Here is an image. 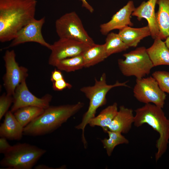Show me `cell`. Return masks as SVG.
Wrapping results in <instances>:
<instances>
[{
  "label": "cell",
  "instance_id": "obj_4",
  "mask_svg": "<svg viewBox=\"0 0 169 169\" xmlns=\"http://www.w3.org/2000/svg\"><path fill=\"white\" fill-rule=\"evenodd\" d=\"M127 81L120 82L117 81L113 84L106 83V75L103 73L99 80L95 79V83L92 86H84L80 89L89 100V105L86 112L83 115L81 122L75 128L82 131V141L84 147L87 146V142L84 136V130L90 120L95 116L97 109L105 105L107 103L106 95L112 88L119 86L128 87Z\"/></svg>",
  "mask_w": 169,
  "mask_h": 169
},
{
  "label": "cell",
  "instance_id": "obj_5",
  "mask_svg": "<svg viewBox=\"0 0 169 169\" xmlns=\"http://www.w3.org/2000/svg\"><path fill=\"white\" fill-rule=\"evenodd\" d=\"M46 152L45 150L33 145L18 143L4 154L0 165L5 169H31Z\"/></svg>",
  "mask_w": 169,
  "mask_h": 169
},
{
  "label": "cell",
  "instance_id": "obj_10",
  "mask_svg": "<svg viewBox=\"0 0 169 169\" xmlns=\"http://www.w3.org/2000/svg\"><path fill=\"white\" fill-rule=\"evenodd\" d=\"M91 46L75 39L59 38L51 45V53L49 58V64L55 66L61 60L82 54Z\"/></svg>",
  "mask_w": 169,
  "mask_h": 169
},
{
  "label": "cell",
  "instance_id": "obj_29",
  "mask_svg": "<svg viewBox=\"0 0 169 169\" xmlns=\"http://www.w3.org/2000/svg\"><path fill=\"white\" fill-rule=\"evenodd\" d=\"M11 146L7 140V139L1 137L0 138V153L4 154L11 148Z\"/></svg>",
  "mask_w": 169,
  "mask_h": 169
},
{
  "label": "cell",
  "instance_id": "obj_28",
  "mask_svg": "<svg viewBox=\"0 0 169 169\" xmlns=\"http://www.w3.org/2000/svg\"><path fill=\"white\" fill-rule=\"evenodd\" d=\"M52 83V88L55 91H61L66 88L70 89L72 87V85L66 82L64 78Z\"/></svg>",
  "mask_w": 169,
  "mask_h": 169
},
{
  "label": "cell",
  "instance_id": "obj_26",
  "mask_svg": "<svg viewBox=\"0 0 169 169\" xmlns=\"http://www.w3.org/2000/svg\"><path fill=\"white\" fill-rule=\"evenodd\" d=\"M152 76L157 81L162 90L169 94V72L156 71L153 73Z\"/></svg>",
  "mask_w": 169,
  "mask_h": 169
},
{
  "label": "cell",
  "instance_id": "obj_16",
  "mask_svg": "<svg viewBox=\"0 0 169 169\" xmlns=\"http://www.w3.org/2000/svg\"><path fill=\"white\" fill-rule=\"evenodd\" d=\"M5 115L3 121L0 126V137L11 140H20L23 135L24 127L10 110Z\"/></svg>",
  "mask_w": 169,
  "mask_h": 169
},
{
  "label": "cell",
  "instance_id": "obj_18",
  "mask_svg": "<svg viewBox=\"0 0 169 169\" xmlns=\"http://www.w3.org/2000/svg\"><path fill=\"white\" fill-rule=\"evenodd\" d=\"M118 33L122 41L129 47H136L143 38L151 36L148 25L140 28L126 26L119 29Z\"/></svg>",
  "mask_w": 169,
  "mask_h": 169
},
{
  "label": "cell",
  "instance_id": "obj_2",
  "mask_svg": "<svg viewBox=\"0 0 169 169\" xmlns=\"http://www.w3.org/2000/svg\"><path fill=\"white\" fill-rule=\"evenodd\" d=\"M84 106L79 102L74 104L50 106L43 113L24 127L23 135L31 136L44 135L58 129Z\"/></svg>",
  "mask_w": 169,
  "mask_h": 169
},
{
  "label": "cell",
  "instance_id": "obj_32",
  "mask_svg": "<svg viewBox=\"0 0 169 169\" xmlns=\"http://www.w3.org/2000/svg\"><path fill=\"white\" fill-rule=\"evenodd\" d=\"M35 169H54L52 167H50L44 165H39L36 166L35 167Z\"/></svg>",
  "mask_w": 169,
  "mask_h": 169
},
{
  "label": "cell",
  "instance_id": "obj_23",
  "mask_svg": "<svg viewBox=\"0 0 169 169\" xmlns=\"http://www.w3.org/2000/svg\"><path fill=\"white\" fill-rule=\"evenodd\" d=\"M104 44L107 58L113 54L125 51L129 48L122 41L118 33L113 32L107 34Z\"/></svg>",
  "mask_w": 169,
  "mask_h": 169
},
{
  "label": "cell",
  "instance_id": "obj_22",
  "mask_svg": "<svg viewBox=\"0 0 169 169\" xmlns=\"http://www.w3.org/2000/svg\"><path fill=\"white\" fill-rule=\"evenodd\" d=\"M44 109L37 106H27L19 108L13 113L15 118L24 127L42 114Z\"/></svg>",
  "mask_w": 169,
  "mask_h": 169
},
{
  "label": "cell",
  "instance_id": "obj_15",
  "mask_svg": "<svg viewBox=\"0 0 169 169\" xmlns=\"http://www.w3.org/2000/svg\"><path fill=\"white\" fill-rule=\"evenodd\" d=\"M134 116L132 109L121 105L107 129L122 134L127 133L134 124Z\"/></svg>",
  "mask_w": 169,
  "mask_h": 169
},
{
  "label": "cell",
  "instance_id": "obj_21",
  "mask_svg": "<svg viewBox=\"0 0 169 169\" xmlns=\"http://www.w3.org/2000/svg\"><path fill=\"white\" fill-rule=\"evenodd\" d=\"M84 58V67H90L104 60L107 58L104 44L91 46L82 54Z\"/></svg>",
  "mask_w": 169,
  "mask_h": 169
},
{
  "label": "cell",
  "instance_id": "obj_7",
  "mask_svg": "<svg viewBox=\"0 0 169 169\" xmlns=\"http://www.w3.org/2000/svg\"><path fill=\"white\" fill-rule=\"evenodd\" d=\"M56 32L59 38H70L90 46L95 44L85 30L82 21L74 11L64 14L55 21Z\"/></svg>",
  "mask_w": 169,
  "mask_h": 169
},
{
  "label": "cell",
  "instance_id": "obj_9",
  "mask_svg": "<svg viewBox=\"0 0 169 169\" xmlns=\"http://www.w3.org/2000/svg\"><path fill=\"white\" fill-rule=\"evenodd\" d=\"M15 57L13 50H7L3 57L6 68V72L3 78V84L7 94L13 96L17 87L28 75L27 68L20 66Z\"/></svg>",
  "mask_w": 169,
  "mask_h": 169
},
{
  "label": "cell",
  "instance_id": "obj_33",
  "mask_svg": "<svg viewBox=\"0 0 169 169\" xmlns=\"http://www.w3.org/2000/svg\"><path fill=\"white\" fill-rule=\"evenodd\" d=\"M165 43L167 47L169 49V36L166 38Z\"/></svg>",
  "mask_w": 169,
  "mask_h": 169
},
{
  "label": "cell",
  "instance_id": "obj_24",
  "mask_svg": "<svg viewBox=\"0 0 169 169\" xmlns=\"http://www.w3.org/2000/svg\"><path fill=\"white\" fill-rule=\"evenodd\" d=\"M108 135L109 138H105L101 141L107 154L109 156L111 155L115 148L122 144H128L129 141L120 132L107 130L105 132Z\"/></svg>",
  "mask_w": 169,
  "mask_h": 169
},
{
  "label": "cell",
  "instance_id": "obj_31",
  "mask_svg": "<svg viewBox=\"0 0 169 169\" xmlns=\"http://www.w3.org/2000/svg\"><path fill=\"white\" fill-rule=\"evenodd\" d=\"M82 3V6L88 10L90 12L92 13L94 11L92 7L90 6L86 0H80Z\"/></svg>",
  "mask_w": 169,
  "mask_h": 169
},
{
  "label": "cell",
  "instance_id": "obj_8",
  "mask_svg": "<svg viewBox=\"0 0 169 169\" xmlns=\"http://www.w3.org/2000/svg\"><path fill=\"white\" fill-rule=\"evenodd\" d=\"M133 92L134 97L141 102L152 103L162 108L164 107L166 95L152 76L136 79Z\"/></svg>",
  "mask_w": 169,
  "mask_h": 169
},
{
  "label": "cell",
  "instance_id": "obj_3",
  "mask_svg": "<svg viewBox=\"0 0 169 169\" xmlns=\"http://www.w3.org/2000/svg\"><path fill=\"white\" fill-rule=\"evenodd\" d=\"M134 125L139 127L144 124L151 126L159 134L156 144L157 152L155 155L157 161L166 152L169 143V120L162 108L151 103L145 104L135 110Z\"/></svg>",
  "mask_w": 169,
  "mask_h": 169
},
{
  "label": "cell",
  "instance_id": "obj_13",
  "mask_svg": "<svg viewBox=\"0 0 169 169\" xmlns=\"http://www.w3.org/2000/svg\"><path fill=\"white\" fill-rule=\"evenodd\" d=\"M135 8L133 1H129L112 16L110 21L100 25L101 33L106 35L113 30H119L126 26H133V24L131 20L130 17Z\"/></svg>",
  "mask_w": 169,
  "mask_h": 169
},
{
  "label": "cell",
  "instance_id": "obj_30",
  "mask_svg": "<svg viewBox=\"0 0 169 169\" xmlns=\"http://www.w3.org/2000/svg\"><path fill=\"white\" fill-rule=\"evenodd\" d=\"M64 78L61 71L58 69H55L51 72L50 80L52 82L59 80Z\"/></svg>",
  "mask_w": 169,
  "mask_h": 169
},
{
  "label": "cell",
  "instance_id": "obj_1",
  "mask_svg": "<svg viewBox=\"0 0 169 169\" xmlns=\"http://www.w3.org/2000/svg\"><path fill=\"white\" fill-rule=\"evenodd\" d=\"M36 0H0V41L12 40L35 18Z\"/></svg>",
  "mask_w": 169,
  "mask_h": 169
},
{
  "label": "cell",
  "instance_id": "obj_6",
  "mask_svg": "<svg viewBox=\"0 0 169 169\" xmlns=\"http://www.w3.org/2000/svg\"><path fill=\"white\" fill-rule=\"evenodd\" d=\"M124 59H119L118 65L120 71L127 77L134 76L141 79L148 75L154 67L144 47L123 54Z\"/></svg>",
  "mask_w": 169,
  "mask_h": 169
},
{
  "label": "cell",
  "instance_id": "obj_12",
  "mask_svg": "<svg viewBox=\"0 0 169 169\" xmlns=\"http://www.w3.org/2000/svg\"><path fill=\"white\" fill-rule=\"evenodd\" d=\"M45 22V17L39 19H34L18 33L7 48L25 43L33 42L38 43L50 49L51 44L45 40L42 33V28Z\"/></svg>",
  "mask_w": 169,
  "mask_h": 169
},
{
  "label": "cell",
  "instance_id": "obj_11",
  "mask_svg": "<svg viewBox=\"0 0 169 169\" xmlns=\"http://www.w3.org/2000/svg\"><path fill=\"white\" fill-rule=\"evenodd\" d=\"M13 96V102L10 110L13 113L27 106H37L45 109L50 106L52 99V95L49 94L41 98L36 96L28 90L26 80L17 87Z\"/></svg>",
  "mask_w": 169,
  "mask_h": 169
},
{
  "label": "cell",
  "instance_id": "obj_20",
  "mask_svg": "<svg viewBox=\"0 0 169 169\" xmlns=\"http://www.w3.org/2000/svg\"><path fill=\"white\" fill-rule=\"evenodd\" d=\"M118 111L117 104L115 102L103 110L98 115L92 119L88 124L91 127L100 126L105 132Z\"/></svg>",
  "mask_w": 169,
  "mask_h": 169
},
{
  "label": "cell",
  "instance_id": "obj_25",
  "mask_svg": "<svg viewBox=\"0 0 169 169\" xmlns=\"http://www.w3.org/2000/svg\"><path fill=\"white\" fill-rule=\"evenodd\" d=\"M84 66V60L82 54L61 60L55 67L61 71L70 72L81 69Z\"/></svg>",
  "mask_w": 169,
  "mask_h": 169
},
{
  "label": "cell",
  "instance_id": "obj_27",
  "mask_svg": "<svg viewBox=\"0 0 169 169\" xmlns=\"http://www.w3.org/2000/svg\"><path fill=\"white\" fill-rule=\"evenodd\" d=\"M13 102V95L3 93L0 97V120L5 115Z\"/></svg>",
  "mask_w": 169,
  "mask_h": 169
},
{
  "label": "cell",
  "instance_id": "obj_17",
  "mask_svg": "<svg viewBox=\"0 0 169 169\" xmlns=\"http://www.w3.org/2000/svg\"><path fill=\"white\" fill-rule=\"evenodd\" d=\"M146 51L154 67L169 65V49L160 38L154 39L152 45L146 49Z\"/></svg>",
  "mask_w": 169,
  "mask_h": 169
},
{
  "label": "cell",
  "instance_id": "obj_19",
  "mask_svg": "<svg viewBox=\"0 0 169 169\" xmlns=\"http://www.w3.org/2000/svg\"><path fill=\"white\" fill-rule=\"evenodd\" d=\"M156 4L159 8L155 15L159 38L166 39L169 36V0H157Z\"/></svg>",
  "mask_w": 169,
  "mask_h": 169
},
{
  "label": "cell",
  "instance_id": "obj_14",
  "mask_svg": "<svg viewBox=\"0 0 169 169\" xmlns=\"http://www.w3.org/2000/svg\"><path fill=\"white\" fill-rule=\"evenodd\" d=\"M157 0H148L143 1L141 5L136 8L131 14L136 17L140 21L142 18L146 19L148 22L152 38L155 39L159 37L160 33L157 25L155 13V7Z\"/></svg>",
  "mask_w": 169,
  "mask_h": 169
}]
</instances>
